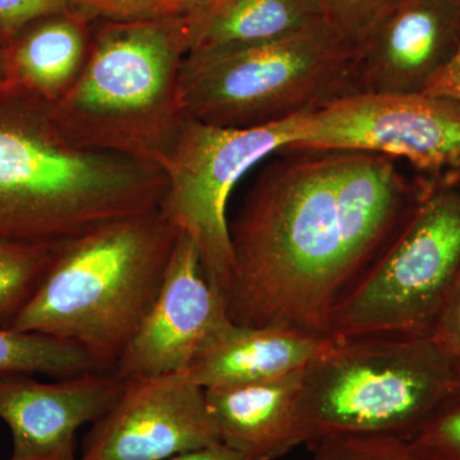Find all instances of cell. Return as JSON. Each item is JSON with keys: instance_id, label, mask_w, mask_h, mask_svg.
Here are the masks:
<instances>
[{"instance_id": "obj_1", "label": "cell", "mask_w": 460, "mask_h": 460, "mask_svg": "<svg viewBox=\"0 0 460 460\" xmlns=\"http://www.w3.org/2000/svg\"><path fill=\"white\" fill-rule=\"evenodd\" d=\"M229 222L234 275L226 311L243 326L330 334L338 305L419 198L392 157L286 150Z\"/></svg>"}, {"instance_id": "obj_2", "label": "cell", "mask_w": 460, "mask_h": 460, "mask_svg": "<svg viewBox=\"0 0 460 460\" xmlns=\"http://www.w3.org/2000/svg\"><path fill=\"white\" fill-rule=\"evenodd\" d=\"M164 172L84 146L50 104L0 84V241L59 247L160 206Z\"/></svg>"}, {"instance_id": "obj_3", "label": "cell", "mask_w": 460, "mask_h": 460, "mask_svg": "<svg viewBox=\"0 0 460 460\" xmlns=\"http://www.w3.org/2000/svg\"><path fill=\"white\" fill-rule=\"evenodd\" d=\"M180 234L157 208L66 242L11 328L74 341L113 371L159 295Z\"/></svg>"}, {"instance_id": "obj_4", "label": "cell", "mask_w": 460, "mask_h": 460, "mask_svg": "<svg viewBox=\"0 0 460 460\" xmlns=\"http://www.w3.org/2000/svg\"><path fill=\"white\" fill-rule=\"evenodd\" d=\"M195 30V8L160 20L105 21L51 114L84 146L162 169L184 122L178 83Z\"/></svg>"}, {"instance_id": "obj_5", "label": "cell", "mask_w": 460, "mask_h": 460, "mask_svg": "<svg viewBox=\"0 0 460 460\" xmlns=\"http://www.w3.org/2000/svg\"><path fill=\"white\" fill-rule=\"evenodd\" d=\"M460 402V374L429 337L338 338L305 372L310 441L339 436L411 440Z\"/></svg>"}, {"instance_id": "obj_6", "label": "cell", "mask_w": 460, "mask_h": 460, "mask_svg": "<svg viewBox=\"0 0 460 460\" xmlns=\"http://www.w3.org/2000/svg\"><path fill=\"white\" fill-rule=\"evenodd\" d=\"M357 49L323 23L256 47L189 54L178 83L181 114L223 128H252L313 111L353 95Z\"/></svg>"}, {"instance_id": "obj_7", "label": "cell", "mask_w": 460, "mask_h": 460, "mask_svg": "<svg viewBox=\"0 0 460 460\" xmlns=\"http://www.w3.org/2000/svg\"><path fill=\"white\" fill-rule=\"evenodd\" d=\"M460 274V172L420 181L410 214L338 305L330 334L429 337Z\"/></svg>"}, {"instance_id": "obj_8", "label": "cell", "mask_w": 460, "mask_h": 460, "mask_svg": "<svg viewBox=\"0 0 460 460\" xmlns=\"http://www.w3.org/2000/svg\"><path fill=\"white\" fill-rule=\"evenodd\" d=\"M290 118L252 128H223L184 118L162 166L166 189L159 208L193 242L206 279L226 301L234 275L230 195L253 166L289 146Z\"/></svg>"}, {"instance_id": "obj_9", "label": "cell", "mask_w": 460, "mask_h": 460, "mask_svg": "<svg viewBox=\"0 0 460 460\" xmlns=\"http://www.w3.org/2000/svg\"><path fill=\"white\" fill-rule=\"evenodd\" d=\"M290 120L289 150L358 151L404 159L429 178L460 172V104L450 99L353 93Z\"/></svg>"}, {"instance_id": "obj_10", "label": "cell", "mask_w": 460, "mask_h": 460, "mask_svg": "<svg viewBox=\"0 0 460 460\" xmlns=\"http://www.w3.org/2000/svg\"><path fill=\"white\" fill-rule=\"evenodd\" d=\"M222 444L205 389L186 372L124 381L91 425L81 460H166Z\"/></svg>"}, {"instance_id": "obj_11", "label": "cell", "mask_w": 460, "mask_h": 460, "mask_svg": "<svg viewBox=\"0 0 460 460\" xmlns=\"http://www.w3.org/2000/svg\"><path fill=\"white\" fill-rule=\"evenodd\" d=\"M229 320L226 299L206 279L195 244L180 234L159 295L113 372L123 381L187 372Z\"/></svg>"}, {"instance_id": "obj_12", "label": "cell", "mask_w": 460, "mask_h": 460, "mask_svg": "<svg viewBox=\"0 0 460 460\" xmlns=\"http://www.w3.org/2000/svg\"><path fill=\"white\" fill-rule=\"evenodd\" d=\"M459 48V0H401L358 45L353 93H425Z\"/></svg>"}, {"instance_id": "obj_13", "label": "cell", "mask_w": 460, "mask_h": 460, "mask_svg": "<svg viewBox=\"0 0 460 460\" xmlns=\"http://www.w3.org/2000/svg\"><path fill=\"white\" fill-rule=\"evenodd\" d=\"M124 381L93 371L45 383L32 375H0V420L11 429L9 460H41L75 452V435L117 401Z\"/></svg>"}, {"instance_id": "obj_14", "label": "cell", "mask_w": 460, "mask_h": 460, "mask_svg": "<svg viewBox=\"0 0 460 460\" xmlns=\"http://www.w3.org/2000/svg\"><path fill=\"white\" fill-rule=\"evenodd\" d=\"M305 371L243 385L205 389L222 444L244 460H275L310 441Z\"/></svg>"}, {"instance_id": "obj_15", "label": "cell", "mask_w": 460, "mask_h": 460, "mask_svg": "<svg viewBox=\"0 0 460 460\" xmlns=\"http://www.w3.org/2000/svg\"><path fill=\"white\" fill-rule=\"evenodd\" d=\"M339 337L286 326H243L228 321L186 372L204 389L243 385L307 370Z\"/></svg>"}, {"instance_id": "obj_16", "label": "cell", "mask_w": 460, "mask_h": 460, "mask_svg": "<svg viewBox=\"0 0 460 460\" xmlns=\"http://www.w3.org/2000/svg\"><path fill=\"white\" fill-rule=\"evenodd\" d=\"M89 18L58 14L36 21L5 49V84L54 104L83 71Z\"/></svg>"}, {"instance_id": "obj_17", "label": "cell", "mask_w": 460, "mask_h": 460, "mask_svg": "<svg viewBox=\"0 0 460 460\" xmlns=\"http://www.w3.org/2000/svg\"><path fill=\"white\" fill-rule=\"evenodd\" d=\"M195 14L189 54L256 47L325 23L313 0H208Z\"/></svg>"}, {"instance_id": "obj_18", "label": "cell", "mask_w": 460, "mask_h": 460, "mask_svg": "<svg viewBox=\"0 0 460 460\" xmlns=\"http://www.w3.org/2000/svg\"><path fill=\"white\" fill-rule=\"evenodd\" d=\"M102 371L84 348L36 332L0 326V375H45L66 378Z\"/></svg>"}, {"instance_id": "obj_19", "label": "cell", "mask_w": 460, "mask_h": 460, "mask_svg": "<svg viewBox=\"0 0 460 460\" xmlns=\"http://www.w3.org/2000/svg\"><path fill=\"white\" fill-rule=\"evenodd\" d=\"M58 247L0 241V326L11 328L49 270Z\"/></svg>"}, {"instance_id": "obj_20", "label": "cell", "mask_w": 460, "mask_h": 460, "mask_svg": "<svg viewBox=\"0 0 460 460\" xmlns=\"http://www.w3.org/2000/svg\"><path fill=\"white\" fill-rule=\"evenodd\" d=\"M311 460H422L407 438L339 436L311 444Z\"/></svg>"}, {"instance_id": "obj_21", "label": "cell", "mask_w": 460, "mask_h": 460, "mask_svg": "<svg viewBox=\"0 0 460 460\" xmlns=\"http://www.w3.org/2000/svg\"><path fill=\"white\" fill-rule=\"evenodd\" d=\"M399 2L401 0H313L326 25L357 48Z\"/></svg>"}, {"instance_id": "obj_22", "label": "cell", "mask_w": 460, "mask_h": 460, "mask_svg": "<svg viewBox=\"0 0 460 460\" xmlns=\"http://www.w3.org/2000/svg\"><path fill=\"white\" fill-rule=\"evenodd\" d=\"M75 8L89 20L111 22L160 20L180 16L196 8L190 0H74Z\"/></svg>"}, {"instance_id": "obj_23", "label": "cell", "mask_w": 460, "mask_h": 460, "mask_svg": "<svg viewBox=\"0 0 460 460\" xmlns=\"http://www.w3.org/2000/svg\"><path fill=\"white\" fill-rule=\"evenodd\" d=\"M74 13L81 14L74 0H0V47L8 49L36 21Z\"/></svg>"}, {"instance_id": "obj_24", "label": "cell", "mask_w": 460, "mask_h": 460, "mask_svg": "<svg viewBox=\"0 0 460 460\" xmlns=\"http://www.w3.org/2000/svg\"><path fill=\"white\" fill-rule=\"evenodd\" d=\"M410 441L422 460H460V402L440 411Z\"/></svg>"}, {"instance_id": "obj_25", "label": "cell", "mask_w": 460, "mask_h": 460, "mask_svg": "<svg viewBox=\"0 0 460 460\" xmlns=\"http://www.w3.org/2000/svg\"><path fill=\"white\" fill-rule=\"evenodd\" d=\"M429 338L449 357L460 374V274L432 326Z\"/></svg>"}, {"instance_id": "obj_26", "label": "cell", "mask_w": 460, "mask_h": 460, "mask_svg": "<svg viewBox=\"0 0 460 460\" xmlns=\"http://www.w3.org/2000/svg\"><path fill=\"white\" fill-rule=\"evenodd\" d=\"M425 93L450 99L460 104V48L452 62L435 78Z\"/></svg>"}, {"instance_id": "obj_27", "label": "cell", "mask_w": 460, "mask_h": 460, "mask_svg": "<svg viewBox=\"0 0 460 460\" xmlns=\"http://www.w3.org/2000/svg\"><path fill=\"white\" fill-rule=\"evenodd\" d=\"M166 460H244L234 450L229 449L224 444L213 445L204 449L193 450V452L180 454Z\"/></svg>"}, {"instance_id": "obj_28", "label": "cell", "mask_w": 460, "mask_h": 460, "mask_svg": "<svg viewBox=\"0 0 460 460\" xmlns=\"http://www.w3.org/2000/svg\"><path fill=\"white\" fill-rule=\"evenodd\" d=\"M5 81V51L0 47V84Z\"/></svg>"}, {"instance_id": "obj_29", "label": "cell", "mask_w": 460, "mask_h": 460, "mask_svg": "<svg viewBox=\"0 0 460 460\" xmlns=\"http://www.w3.org/2000/svg\"><path fill=\"white\" fill-rule=\"evenodd\" d=\"M41 460H81L75 456V452L58 454V456H50V458Z\"/></svg>"}, {"instance_id": "obj_30", "label": "cell", "mask_w": 460, "mask_h": 460, "mask_svg": "<svg viewBox=\"0 0 460 460\" xmlns=\"http://www.w3.org/2000/svg\"><path fill=\"white\" fill-rule=\"evenodd\" d=\"M459 2H460V0H459Z\"/></svg>"}]
</instances>
